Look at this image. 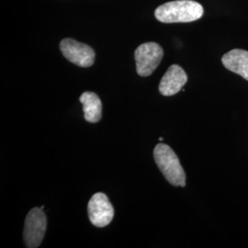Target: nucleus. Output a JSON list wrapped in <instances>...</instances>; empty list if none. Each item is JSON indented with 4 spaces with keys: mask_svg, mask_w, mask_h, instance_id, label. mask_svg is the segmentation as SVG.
Listing matches in <instances>:
<instances>
[{
    "mask_svg": "<svg viewBox=\"0 0 248 248\" xmlns=\"http://www.w3.org/2000/svg\"><path fill=\"white\" fill-rule=\"evenodd\" d=\"M203 13V7L196 1L176 0L159 6L155 16L163 23H185L200 19Z\"/></svg>",
    "mask_w": 248,
    "mask_h": 248,
    "instance_id": "f257e3e1",
    "label": "nucleus"
},
{
    "mask_svg": "<svg viewBox=\"0 0 248 248\" xmlns=\"http://www.w3.org/2000/svg\"><path fill=\"white\" fill-rule=\"evenodd\" d=\"M155 161L171 185L186 186V174L176 153L168 144L158 143L154 150Z\"/></svg>",
    "mask_w": 248,
    "mask_h": 248,
    "instance_id": "f03ea898",
    "label": "nucleus"
},
{
    "mask_svg": "<svg viewBox=\"0 0 248 248\" xmlns=\"http://www.w3.org/2000/svg\"><path fill=\"white\" fill-rule=\"evenodd\" d=\"M164 51L158 44L145 43L134 52L136 70L140 77H149L159 65Z\"/></svg>",
    "mask_w": 248,
    "mask_h": 248,
    "instance_id": "7ed1b4c3",
    "label": "nucleus"
},
{
    "mask_svg": "<svg viewBox=\"0 0 248 248\" xmlns=\"http://www.w3.org/2000/svg\"><path fill=\"white\" fill-rule=\"evenodd\" d=\"M47 228V219L42 208L31 210L25 220L23 239L27 248H36L42 244Z\"/></svg>",
    "mask_w": 248,
    "mask_h": 248,
    "instance_id": "20e7f679",
    "label": "nucleus"
},
{
    "mask_svg": "<svg viewBox=\"0 0 248 248\" xmlns=\"http://www.w3.org/2000/svg\"><path fill=\"white\" fill-rule=\"evenodd\" d=\"M62 55L80 67H89L95 62V52L89 46L73 39H63L60 43Z\"/></svg>",
    "mask_w": 248,
    "mask_h": 248,
    "instance_id": "39448f33",
    "label": "nucleus"
},
{
    "mask_svg": "<svg viewBox=\"0 0 248 248\" xmlns=\"http://www.w3.org/2000/svg\"><path fill=\"white\" fill-rule=\"evenodd\" d=\"M89 220L96 227H105L114 217V208L108 198L102 192H98L89 201L88 205Z\"/></svg>",
    "mask_w": 248,
    "mask_h": 248,
    "instance_id": "423d86ee",
    "label": "nucleus"
},
{
    "mask_svg": "<svg viewBox=\"0 0 248 248\" xmlns=\"http://www.w3.org/2000/svg\"><path fill=\"white\" fill-rule=\"evenodd\" d=\"M187 76L183 68L177 64H173L164 75L160 81L159 92L166 97L176 95L186 84Z\"/></svg>",
    "mask_w": 248,
    "mask_h": 248,
    "instance_id": "0eeeda50",
    "label": "nucleus"
},
{
    "mask_svg": "<svg viewBox=\"0 0 248 248\" xmlns=\"http://www.w3.org/2000/svg\"><path fill=\"white\" fill-rule=\"evenodd\" d=\"M222 64L226 69L241 76L248 81V52L234 49L225 53L222 58Z\"/></svg>",
    "mask_w": 248,
    "mask_h": 248,
    "instance_id": "6e6552de",
    "label": "nucleus"
},
{
    "mask_svg": "<svg viewBox=\"0 0 248 248\" xmlns=\"http://www.w3.org/2000/svg\"><path fill=\"white\" fill-rule=\"evenodd\" d=\"M83 105L85 120L91 124H96L101 120L102 104L98 95L94 92H84L79 98Z\"/></svg>",
    "mask_w": 248,
    "mask_h": 248,
    "instance_id": "1a4fd4ad",
    "label": "nucleus"
},
{
    "mask_svg": "<svg viewBox=\"0 0 248 248\" xmlns=\"http://www.w3.org/2000/svg\"><path fill=\"white\" fill-rule=\"evenodd\" d=\"M163 140H164V138H163V137H160V138H159L160 142H162V141H163Z\"/></svg>",
    "mask_w": 248,
    "mask_h": 248,
    "instance_id": "9d476101",
    "label": "nucleus"
}]
</instances>
